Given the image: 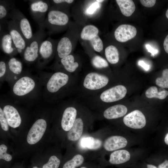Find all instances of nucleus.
I'll return each instance as SVG.
<instances>
[{
  "label": "nucleus",
  "instance_id": "10",
  "mask_svg": "<svg viewBox=\"0 0 168 168\" xmlns=\"http://www.w3.org/2000/svg\"><path fill=\"white\" fill-rule=\"evenodd\" d=\"M47 123L43 119L37 120L33 124L28 133L26 140L29 144L33 145L39 142L46 131Z\"/></svg>",
  "mask_w": 168,
  "mask_h": 168
},
{
  "label": "nucleus",
  "instance_id": "28",
  "mask_svg": "<svg viewBox=\"0 0 168 168\" xmlns=\"http://www.w3.org/2000/svg\"><path fill=\"white\" fill-rule=\"evenodd\" d=\"M50 2L51 6L49 10L61 11L68 9L73 4L74 0H53L50 1Z\"/></svg>",
  "mask_w": 168,
  "mask_h": 168
},
{
  "label": "nucleus",
  "instance_id": "23",
  "mask_svg": "<svg viewBox=\"0 0 168 168\" xmlns=\"http://www.w3.org/2000/svg\"><path fill=\"white\" fill-rule=\"evenodd\" d=\"M60 60L64 69L70 72L75 71L79 66V63L76 60L75 56L72 54L62 58Z\"/></svg>",
  "mask_w": 168,
  "mask_h": 168
},
{
  "label": "nucleus",
  "instance_id": "26",
  "mask_svg": "<svg viewBox=\"0 0 168 168\" xmlns=\"http://www.w3.org/2000/svg\"><path fill=\"white\" fill-rule=\"evenodd\" d=\"M104 54L107 60L112 64L117 63L119 60V53L118 49L114 45H110L104 49Z\"/></svg>",
  "mask_w": 168,
  "mask_h": 168
},
{
  "label": "nucleus",
  "instance_id": "14",
  "mask_svg": "<svg viewBox=\"0 0 168 168\" xmlns=\"http://www.w3.org/2000/svg\"><path fill=\"white\" fill-rule=\"evenodd\" d=\"M137 32L136 29L134 26L128 24H122L117 28L114 35L117 41L124 43L133 38Z\"/></svg>",
  "mask_w": 168,
  "mask_h": 168
},
{
  "label": "nucleus",
  "instance_id": "18",
  "mask_svg": "<svg viewBox=\"0 0 168 168\" xmlns=\"http://www.w3.org/2000/svg\"><path fill=\"white\" fill-rule=\"evenodd\" d=\"M127 141L124 137L113 136L108 138L104 142V147L108 151H111L124 148L127 144Z\"/></svg>",
  "mask_w": 168,
  "mask_h": 168
},
{
  "label": "nucleus",
  "instance_id": "16",
  "mask_svg": "<svg viewBox=\"0 0 168 168\" xmlns=\"http://www.w3.org/2000/svg\"><path fill=\"white\" fill-rule=\"evenodd\" d=\"M77 115V110L75 108L70 106L65 110L61 121V127L64 131L70 130L76 119Z\"/></svg>",
  "mask_w": 168,
  "mask_h": 168
},
{
  "label": "nucleus",
  "instance_id": "25",
  "mask_svg": "<svg viewBox=\"0 0 168 168\" xmlns=\"http://www.w3.org/2000/svg\"><path fill=\"white\" fill-rule=\"evenodd\" d=\"M13 6L14 4L10 1H0V25L6 22L10 11L14 8Z\"/></svg>",
  "mask_w": 168,
  "mask_h": 168
},
{
  "label": "nucleus",
  "instance_id": "36",
  "mask_svg": "<svg viewBox=\"0 0 168 168\" xmlns=\"http://www.w3.org/2000/svg\"><path fill=\"white\" fill-rule=\"evenodd\" d=\"M7 147L4 144L0 146V159L9 162L12 159V156L7 153Z\"/></svg>",
  "mask_w": 168,
  "mask_h": 168
},
{
  "label": "nucleus",
  "instance_id": "37",
  "mask_svg": "<svg viewBox=\"0 0 168 168\" xmlns=\"http://www.w3.org/2000/svg\"><path fill=\"white\" fill-rule=\"evenodd\" d=\"M0 123L2 129L5 131H7L9 129L8 124L5 116L3 110L0 108Z\"/></svg>",
  "mask_w": 168,
  "mask_h": 168
},
{
  "label": "nucleus",
  "instance_id": "17",
  "mask_svg": "<svg viewBox=\"0 0 168 168\" xmlns=\"http://www.w3.org/2000/svg\"><path fill=\"white\" fill-rule=\"evenodd\" d=\"M3 110L9 126L15 128L20 125L21 119L18 111L15 107L10 105H7L4 107Z\"/></svg>",
  "mask_w": 168,
  "mask_h": 168
},
{
  "label": "nucleus",
  "instance_id": "39",
  "mask_svg": "<svg viewBox=\"0 0 168 168\" xmlns=\"http://www.w3.org/2000/svg\"><path fill=\"white\" fill-rule=\"evenodd\" d=\"M6 70V65L3 61L0 62V77H2L5 74Z\"/></svg>",
  "mask_w": 168,
  "mask_h": 168
},
{
  "label": "nucleus",
  "instance_id": "2",
  "mask_svg": "<svg viewBox=\"0 0 168 168\" xmlns=\"http://www.w3.org/2000/svg\"><path fill=\"white\" fill-rule=\"evenodd\" d=\"M67 9L49 10L44 24V27L48 30L47 34L51 35L68 29L70 21Z\"/></svg>",
  "mask_w": 168,
  "mask_h": 168
},
{
  "label": "nucleus",
  "instance_id": "19",
  "mask_svg": "<svg viewBox=\"0 0 168 168\" xmlns=\"http://www.w3.org/2000/svg\"><path fill=\"white\" fill-rule=\"evenodd\" d=\"M0 49L5 53L12 54L18 53L9 33H0Z\"/></svg>",
  "mask_w": 168,
  "mask_h": 168
},
{
  "label": "nucleus",
  "instance_id": "32",
  "mask_svg": "<svg viewBox=\"0 0 168 168\" xmlns=\"http://www.w3.org/2000/svg\"><path fill=\"white\" fill-rule=\"evenodd\" d=\"M91 63L94 67L98 69L105 68L109 66L107 60L101 56L96 54L92 57Z\"/></svg>",
  "mask_w": 168,
  "mask_h": 168
},
{
  "label": "nucleus",
  "instance_id": "49",
  "mask_svg": "<svg viewBox=\"0 0 168 168\" xmlns=\"http://www.w3.org/2000/svg\"><path fill=\"white\" fill-rule=\"evenodd\" d=\"M14 78L15 79H16V77H15Z\"/></svg>",
  "mask_w": 168,
  "mask_h": 168
},
{
  "label": "nucleus",
  "instance_id": "42",
  "mask_svg": "<svg viewBox=\"0 0 168 168\" xmlns=\"http://www.w3.org/2000/svg\"><path fill=\"white\" fill-rule=\"evenodd\" d=\"M158 168H168V160L166 159L159 163L156 166Z\"/></svg>",
  "mask_w": 168,
  "mask_h": 168
},
{
  "label": "nucleus",
  "instance_id": "33",
  "mask_svg": "<svg viewBox=\"0 0 168 168\" xmlns=\"http://www.w3.org/2000/svg\"><path fill=\"white\" fill-rule=\"evenodd\" d=\"M8 66L10 70L12 73L19 74L22 70L21 63L15 58H12L9 60Z\"/></svg>",
  "mask_w": 168,
  "mask_h": 168
},
{
  "label": "nucleus",
  "instance_id": "11",
  "mask_svg": "<svg viewBox=\"0 0 168 168\" xmlns=\"http://www.w3.org/2000/svg\"><path fill=\"white\" fill-rule=\"evenodd\" d=\"M123 122L127 127L136 129L142 128L146 123L144 115L138 110H134L125 116Z\"/></svg>",
  "mask_w": 168,
  "mask_h": 168
},
{
  "label": "nucleus",
  "instance_id": "35",
  "mask_svg": "<svg viewBox=\"0 0 168 168\" xmlns=\"http://www.w3.org/2000/svg\"><path fill=\"white\" fill-rule=\"evenodd\" d=\"M60 162V160L56 156H52L47 162L43 164L42 168H58Z\"/></svg>",
  "mask_w": 168,
  "mask_h": 168
},
{
  "label": "nucleus",
  "instance_id": "7",
  "mask_svg": "<svg viewBox=\"0 0 168 168\" xmlns=\"http://www.w3.org/2000/svg\"><path fill=\"white\" fill-rule=\"evenodd\" d=\"M109 82V79L105 75L96 72H91L86 76L83 86L87 89L95 91L105 87Z\"/></svg>",
  "mask_w": 168,
  "mask_h": 168
},
{
  "label": "nucleus",
  "instance_id": "1",
  "mask_svg": "<svg viewBox=\"0 0 168 168\" xmlns=\"http://www.w3.org/2000/svg\"><path fill=\"white\" fill-rule=\"evenodd\" d=\"M81 30L76 23L70 21L67 32L57 44L56 54L60 60L73 51L79 38Z\"/></svg>",
  "mask_w": 168,
  "mask_h": 168
},
{
  "label": "nucleus",
  "instance_id": "21",
  "mask_svg": "<svg viewBox=\"0 0 168 168\" xmlns=\"http://www.w3.org/2000/svg\"><path fill=\"white\" fill-rule=\"evenodd\" d=\"M130 155L125 150H121L114 151L110 155L109 162L113 165L124 164L129 161Z\"/></svg>",
  "mask_w": 168,
  "mask_h": 168
},
{
  "label": "nucleus",
  "instance_id": "44",
  "mask_svg": "<svg viewBox=\"0 0 168 168\" xmlns=\"http://www.w3.org/2000/svg\"><path fill=\"white\" fill-rule=\"evenodd\" d=\"M146 168H158L155 165L151 164H147L146 165Z\"/></svg>",
  "mask_w": 168,
  "mask_h": 168
},
{
  "label": "nucleus",
  "instance_id": "45",
  "mask_svg": "<svg viewBox=\"0 0 168 168\" xmlns=\"http://www.w3.org/2000/svg\"><path fill=\"white\" fill-rule=\"evenodd\" d=\"M164 142L165 143L168 145V133L165 135L164 138Z\"/></svg>",
  "mask_w": 168,
  "mask_h": 168
},
{
  "label": "nucleus",
  "instance_id": "22",
  "mask_svg": "<svg viewBox=\"0 0 168 168\" xmlns=\"http://www.w3.org/2000/svg\"><path fill=\"white\" fill-rule=\"evenodd\" d=\"M83 123L81 118L76 119L72 127L68 133L67 138L70 141H75L79 139L83 133Z\"/></svg>",
  "mask_w": 168,
  "mask_h": 168
},
{
  "label": "nucleus",
  "instance_id": "3",
  "mask_svg": "<svg viewBox=\"0 0 168 168\" xmlns=\"http://www.w3.org/2000/svg\"><path fill=\"white\" fill-rule=\"evenodd\" d=\"M79 38L83 43L88 44L92 49L101 53L104 49L103 41L99 35V29L95 25L88 24L81 29Z\"/></svg>",
  "mask_w": 168,
  "mask_h": 168
},
{
  "label": "nucleus",
  "instance_id": "38",
  "mask_svg": "<svg viewBox=\"0 0 168 168\" xmlns=\"http://www.w3.org/2000/svg\"><path fill=\"white\" fill-rule=\"evenodd\" d=\"M140 1L143 6L147 7L153 6L156 2L155 0H140Z\"/></svg>",
  "mask_w": 168,
  "mask_h": 168
},
{
  "label": "nucleus",
  "instance_id": "48",
  "mask_svg": "<svg viewBox=\"0 0 168 168\" xmlns=\"http://www.w3.org/2000/svg\"><path fill=\"white\" fill-rule=\"evenodd\" d=\"M80 168H87L85 166H82V167H81Z\"/></svg>",
  "mask_w": 168,
  "mask_h": 168
},
{
  "label": "nucleus",
  "instance_id": "34",
  "mask_svg": "<svg viewBox=\"0 0 168 168\" xmlns=\"http://www.w3.org/2000/svg\"><path fill=\"white\" fill-rule=\"evenodd\" d=\"M156 83L161 87L168 88V69L163 70L162 77L157 78L156 80Z\"/></svg>",
  "mask_w": 168,
  "mask_h": 168
},
{
  "label": "nucleus",
  "instance_id": "6",
  "mask_svg": "<svg viewBox=\"0 0 168 168\" xmlns=\"http://www.w3.org/2000/svg\"><path fill=\"white\" fill-rule=\"evenodd\" d=\"M30 12L31 17L39 26V27L44 28V24L46 14L50 7V1H30Z\"/></svg>",
  "mask_w": 168,
  "mask_h": 168
},
{
  "label": "nucleus",
  "instance_id": "4",
  "mask_svg": "<svg viewBox=\"0 0 168 168\" xmlns=\"http://www.w3.org/2000/svg\"><path fill=\"white\" fill-rule=\"evenodd\" d=\"M47 34L45 28L39 27L23 52L22 54L25 60L31 62L37 58L40 45L44 40Z\"/></svg>",
  "mask_w": 168,
  "mask_h": 168
},
{
  "label": "nucleus",
  "instance_id": "8",
  "mask_svg": "<svg viewBox=\"0 0 168 168\" xmlns=\"http://www.w3.org/2000/svg\"><path fill=\"white\" fill-rule=\"evenodd\" d=\"M7 29L18 53L23 54L26 42L16 24L12 20L7 22Z\"/></svg>",
  "mask_w": 168,
  "mask_h": 168
},
{
  "label": "nucleus",
  "instance_id": "13",
  "mask_svg": "<svg viewBox=\"0 0 168 168\" xmlns=\"http://www.w3.org/2000/svg\"><path fill=\"white\" fill-rule=\"evenodd\" d=\"M69 80L68 76L62 72H57L52 75L47 84L49 92L55 93L65 85Z\"/></svg>",
  "mask_w": 168,
  "mask_h": 168
},
{
  "label": "nucleus",
  "instance_id": "15",
  "mask_svg": "<svg viewBox=\"0 0 168 168\" xmlns=\"http://www.w3.org/2000/svg\"><path fill=\"white\" fill-rule=\"evenodd\" d=\"M35 86V82L32 78L28 77H24L18 80L14 84L13 92L17 96H23L31 91Z\"/></svg>",
  "mask_w": 168,
  "mask_h": 168
},
{
  "label": "nucleus",
  "instance_id": "30",
  "mask_svg": "<svg viewBox=\"0 0 168 168\" xmlns=\"http://www.w3.org/2000/svg\"><path fill=\"white\" fill-rule=\"evenodd\" d=\"M146 96L148 98H156L163 100L168 95V91H163L158 92L157 88L155 86H152L148 88L145 93Z\"/></svg>",
  "mask_w": 168,
  "mask_h": 168
},
{
  "label": "nucleus",
  "instance_id": "47",
  "mask_svg": "<svg viewBox=\"0 0 168 168\" xmlns=\"http://www.w3.org/2000/svg\"><path fill=\"white\" fill-rule=\"evenodd\" d=\"M32 168H41L40 167H39L37 166H33Z\"/></svg>",
  "mask_w": 168,
  "mask_h": 168
},
{
  "label": "nucleus",
  "instance_id": "43",
  "mask_svg": "<svg viewBox=\"0 0 168 168\" xmlns=\"http://www.w3.org/2000/svg\"><path fill=\"white\" fill-rule=\"evenodd\" d=\"M163 46L165 51L168 54V34L164 40Z\"/></svg>",
  "mask_w": 168,
  "mask_h": 168
},
{
  "label": "nucleus",
  "instance_id": "31",
  "mask_svg": "<svg viewBox=\"0 0 168 168\" xmlns=\"http://www.w3.org/2000/svg\"><path fill=\"white\" fill-rule=\"evenodd\" d=\"M84 161V157L82 155L77 154L66 161L63 164L62 168H76L81 165Z\"/></svg>",
  "mask_w": 168,
  "mask_h": 168
},
{
  "label": "nucleus",
  "instance_id": "5",
  "mask_svg": "<svg viewBox=\"0 0 168 168\" xmlns=\"http://www.w3.org/2000/svg\"><path fill=\"white\" fill-rule=\"evenodd\" d=\"M8 17L16 24L27 44L33 35L29 20L19 10L15 8L10 11Z\"/></svg>",
  "mask_w": 168,
  "mask_h": 168
},
{
  "label": "nucleus",
  "instance_id": "9",
  "mask_svg": "<svg viewBox=\"0 0 168 168\" xmlns=\"http://www.w3.org/2000/svg\"><path fill=\"white\" fill-rule=\"evenodd\" d=\"M127 90L126 87L119 85L106 89L100 96V99L105 103H111L119 100L126 96Z\"/></svg>",
  "mask_w": 168,
  "mask_h": 168
},
{
  "label": "nucleus",
  "instance_id": "27",
  "mask_svg": "<svg viewBox=\"0 0 168 168\" xmlns=\"http://www.w3.org/2000/svg\"><path fill=\"white\" fill-rule=\"evenodd\" d=\"M81 145L83 148L91 150H96L101 146L102 142L100 139L91 137L83 138L81 141Z\"/></svg>",
  "mask_w": 168,
  "mask_h": 168
},
{
  "label": "nucleus",
  "instance_id": "29",
  "mask_svg": "<svg viewBox=\"0 0 168 168\" xmlns=\"http://www.w3.org/2000/svg\"><path fill=\"white\" fill-rule=\"evenodd\" d=\"M104 1V0H101L91 1L86 7L84 14L88 16H94L101 8L102 3Z\"/></svg>",
  "mask_w": 168,
  "mask_h": 168
},
{
  "label": "nucleus",
  "instance_id": "12",
  "mask_svg": "<svg viewBox=\"0 0 168 168\" xmlns=\"http://www.w3.org/2000/svg\"><path fill=\"white\" fill-rule=\"evenodd\" d=\"M58 41L50 37L43 41L39 50L38 57L40 56V60L43 59L44 63L45 62L56 54Z\"/></svg>",
  "mask_w": 168,
  "mask_h": 168
},
{
  "label": "nucleus",
  "instance_id": "41",
  "mask_svg": "<svg viewBox=\"0 0 168 168\" xmlns=\"http://www.w3.org/2000/svg\"><path fill=\"white\" fill-rule=\"evenodd\" d=\"M138 64L146 71H148L150 69V66L142 60H139Z\"/></svg>",
  "mask_w": 168,
  "mask_h": 168
},
{
  "label": "nucleus",
  "instance_id": "40",
  "mask_svg": "<svg viewBox=\"0 0 168 168\" xmlns=\"http://www.w3.org/2000/svg\"><path fill=\"white\" fill-rule=\"evenodd\" d=\"M146 47L148 51L153 56L158 53V50L157 49H154L149 44H146Z\"/></svg>",
  "mask_w": 168,
  "mask_h": 168
},
{
  "label": "nucleus",
  "instance_id": "46",
  "mask_svg": "<svg viewBox=\"0 0 168 168\" xmlns=\"http://www.w3.org/2000/svg\"><path fill=\"white\" fill-rule=\"evenodd\" d=\"M166 17L168 19V9L166 11Z\"/></svg>",
  "mask_w": 168,
  "mask_h": 168
},
{
  "label": "nucleus",
  "instance_id": "20",
  "mask_svg": "<svg viewBox=\"0 0 168 168\" xmlns=\"http://www.w3.org/2000/svg\"><path fill=\"white\" fill-rule=\"evenodd\" d=\"M127 108L125 105L118 104L110 106L104 112V117L109 119H117L124 116L127 112Z\"/></svg>",
  "mask_w": 168,
  "mask_h": 168
},
{
  "label": "nucleus",
  "instance_id": "24",
  "mask_svg": "<svg viewBox=\"0 0 168 168\" xmlns=\"http://www.w3.org/2000/svg\"><path fill=\"white\" fill-rule=\"evenodd\" d=\"M122 13L126 16H131L135 10V6L133 0H116Z\"/></svg>",
  "mask_w": 168,
  "mask_h": 168
}]
</instances>
